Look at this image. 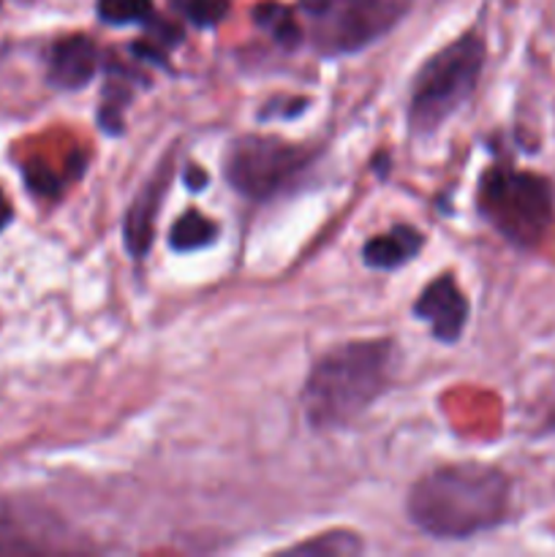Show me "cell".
Returning a JSON list of instances; mask_svg holds the SVG:
<instances>
[{
  "instance_id": "obj_1",
  "label": "cell",
  "mask_w": 555,
  "mask_h": 557,
  "mask_svg": "<svg viewBox=\"0 0 555 557\" xmlns=\"http://www.w3.org/2000/svg\"><path fill=\"white\" fill-rule=\"evenodd\" d=\"M511 482L504 471L460 462L430 471L408 493V517L433 539H471L506 520Z\"/></svg>"
},
{
  "instance_id": "obj_2",
  "label": "cell",
  "mask_w": 555,
  "mask_h": 557,
  "mask_svg": "<svg viewBox=\"0 0 555 557\" xmlns=\"http://www.w3.org/2000/svg\"><path fill=\"white\" fill-rule=\"evenodd\" d=\"M395 370L397 351L392 341L335 346L313 364L305 381V417L316 430L346 428L390 389Z\"/></svg>"
},
{
  "instance_id": "obj_3",
  "label": "cell",
  "mask_w": 555,
  "mask_h": 557,
  "mask_svg": "<svg viewBox=\"0 0 555 557\" xmlns=\"http://www.w3.org/2000/svg\"><path fill=\"white\" fill-rule=\"evenodd\" d=\"M484 47L479 33H466L435 52L417 74L408 98V128L417 136L435 134L473 96L482 76Z\"/></svg>"
},
{
  "instance_id": "obj_4",
  "label": "cell",
  "mask_w": 555,
  "mask_h": 557,
  "mask_svg": "<svg viewBox=\"0 0 555 557\" xmlns=\"http://www.w3.org/2000/svg\"><path fill=\"white\" fill-rule=\"evenodd\" d=\"M479 210L517 248H536L555 226L553 185L533 172L493 166L479 183Z\"/></svg>"
},
{
  "instance_id": "obj_5",
  "label": "cell",
  "mask_w": 555,
  "mask_h": 557,
  "mask_svg": "<svg viewBox=\"0 0 555 557\" xmlns=\"http://www.w3.org/2000/svg\"><path fill=\"white\" fill-rule=\"evenodd\" d=\"M316 52H359L395 27L403 16V0H299Z\"/></svg>"
},
{
  "instance_id": "obj_6",
  "label": "cell",
  "mask_w": 555,
  "mask_h": 557,
  "mask_svg": "<svg viewBox=\"0 0 555 557\" xmlns=\"http://www.w3.org/2000/svg\"><path fill=\"white\" fill-rule=\"evenodd\" d=\"M310 163V150L278 136H239L226 152L229 185L248 199H270Z\"/></svg>"
},
{
  "instance_id": "obj_7",
  "label": "cell",
  "mask_w": 555,
  "mask_h": 557,
  "mask_svg": "<svg viewBox=\"0 0 555 557\" xmlns=\"http://www.w3.org/2000/svg\"><path fill=\"white\" fill-rule=\"evenodd\" d=\"M414 313L424 319L433 330V337L441 343H455L460 337L462 326L468 321V299L460 292L455 277L446 275L435 277L422 294H419Z\"/></svg>"
},
{
  "instance_id": "obj_8",
  "label": "cell",
  "mask_w": 555,
  "mask_h": 557,
  "mask_svg": "<svg viewBox=\"0 0 555 557\" xmlns=\"http://www.w3.org/2000/svg\"><path fill=\"white\" fill-rule=\"evenodd\" d=\"M98 47L87 36H65L49 47L47 79L60 90H79L96 76Z\"/></svg>"
},
{
  "instance_id": "obj_9",
  "label": "cell",
  "mask_w": 555,
  "mask_h": 557,
  "mask_svg": "<svg viewBox=\"0 0 555 557\" xmlns=\"http://www.w3.org/2000/svg\"><path fill=\"white\" fill-rule=\"evenodd\" d=\"M169 172L172 166L163 163L156 174L150 177V183L145 185L136 201L131 205L128 215H125V245L134 256H145L152 245V234H156V218L158 210L163 205V194H166L169 185Z\"/></svg>"
},
{
  "instance_id": "obj_10",
  "label": "cell",
  "mask_w": 555,
  "mask_h": 557,
  "mask_svg": "<svg viewBox=\"0 0 555 557\" xmlns=\"http://www.w3.org/2000/svg\"><path fill=\"white\" fill-rule=\"evenodd\" d=\"M419 248H422V234L417 228L395 226L392 232L368 239L362 248V259L373 270H395V267L414 259L419 253Z\"/></svg>"
},
{
  "instance_id": "obj_11",
  "label": "cell",
  "mask_w": 555,
  "mask_h": 557,
  "mask_svg": "<svg viewBox=\"0 0 555 557\" xmlns=\"http://www.w3.org/2000/svg\"><path fill=\"white\" fill-rule=\"evenodd\" d=\"M212 239H215V223L207 221L201 212L190 210L174 223L169 243H172L174 250H199L210 245Z\"/></svg>"
},
{
  "instance_id": "obj_12",
  "label": "cell",
  "mask_w": 555,
  "mask_h": 557,
  "mask_svg": "<svg viewBox=\"0 0 555 557\" xmlns=\"http://www.w3.org/2000/svg\"><path fill=\"white\" fill-rule=\"evenodd\" d=\"M254 20L259 22V25L264 27L275 41L286 44V47H294V44H299V38H303L297 14H292L286 5H278V3L259 5V9L254 11Z\"/></svg>"
},
{
  "instance_id": "obj_13",
  "label": "cell",
  "mask_w": 555,
  "mask_h": 557,
  "mask_svg": "<svg viewBox=\"0 0 555 557\" xmlns=\"http://www.w3.org/2000/svg\"><path fill=\"white\" fill-rule=\"evenodd\" d=\"M150 0H98V16L109 25H131L150 16Z\"/></svg>"
},
{
  "instance_id": "obj_14",
  "label": "cell",
  "mask_w": 555,
  "mask_h": 557,
  "mask_svg": "<svg viewBox=\"0 0 555 557\" xmlns=\"http://www.w3.org/2000/svg\"><path fill=\"white\" fill-rule=\"evenodd\" d=\"M172 5L196 27H215L229 11V0H172Z\"/></svg>"
},
{
  "instance_id": "obj_15",
  "label": "cell",
  "mask_w": 555,
  "mask_h": 557,
  "mask_svg": "<svg viewBox=\"0 0 555 557\" xmlns=\"http://www.w3.org/2000/svg\"><path fill=\"white\" fill-rule=\"evenodd\" d=\"M362 549V542L351 533H326V536L313 539V542H305L292 547V553L299 555H351Z\"/></svg>"
},
{
  "instance_id": "obj_16",
  "label": "cell",
  "mask_w": 555,
  "mask_h": 557,
  "mask_svg": "<svg viewBox=\"0 0 555 557\" xmlns=\"http://www.w3.org/2000/svg\"><path fill=\"white\" fill-rule=\"evenodd\" d=\"M11 221H14V210H11L9 199H5V194L0 190V232H3Z\"/></svg>"
},
{
  "instance_id": "obj_17",
  "label": "cell",
  "mask_w": 555,
  "mask_h": 557,
  "mask_svg": "<svg viewBox=\"0 0 555 557\" xmlns=\"http://www.w3.org/2000/svg\"><path fill=\"white\" fill-rule=\"evenodd\" d=\"M188 183H190V185H194V188H196V190H199V188H201V185H205V183H207V177H205V174H201V172H194V174H188Z\"/></svg>"
},
{
  "instance_id": "obj_18",
  "label": "cell",
  "mask_w": 555,
  "mask_h": 557,
  "mask_svg": "<svg viewBox=\"0 0 555 557\" xmlns=\"http://www.w3.org/2000/svg\"><path fill=\"white\" fill-rule=\"evenodd\" d=\"M550 430H555V411H553V417H550Z\"/></svg>"
}]
</instances>
